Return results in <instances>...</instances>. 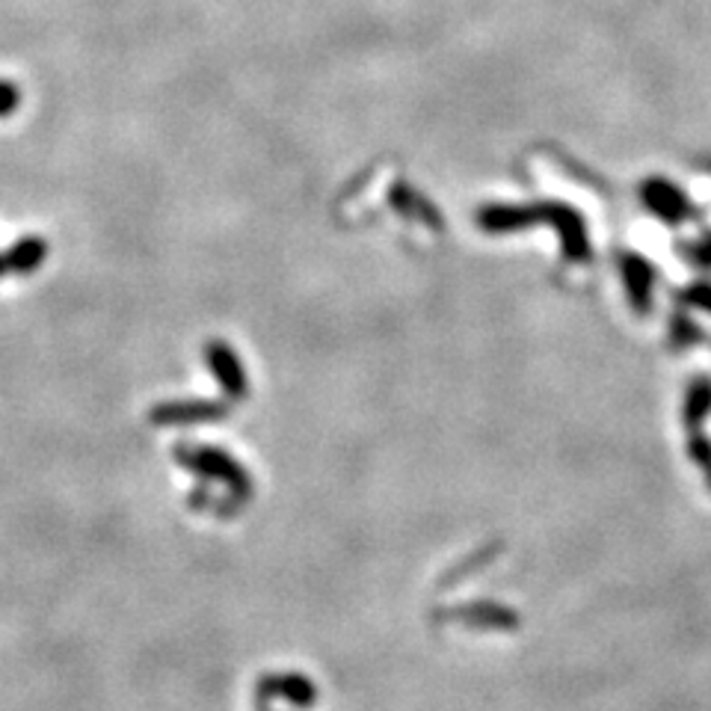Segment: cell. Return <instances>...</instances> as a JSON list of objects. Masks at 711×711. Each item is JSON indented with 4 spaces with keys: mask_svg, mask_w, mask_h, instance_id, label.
Returning a JSON list of instances; mask_svg holds the SVG:
<instances>
[{
    "mask_svg": "<svg viewBox=\"0 0 711 711\" xmlns=\"http://www.w3.org/2000/svg\"><path fill=\"white\" fill-rule=\"evenodd\" d=\"M7 273H10V267H7V259H3V255H0V279H3V276H7Z\"/></svg>",
    "mask_w": 711,
    "mask_h": 711,
    "instance_id": "obj_4",
    "label": "cell"
},
{
    "mask_svg": "<svg viewBox=\"0 0 711 711\" xmlns=\"http://www.w3.org/2000/svg\"><path fill=\"white\" fill-rule=\"evenodd\" d=\"M19 104H21L19 87L10 81H0V119L12 116V113L19 111Z\"/></svg>",
    "mask_w": 711,
    "mask_h": 711,
    "instance_id": "obj_2",
    "label": "cell"
},
{
    "mask_svg": "<svg viewBox=\"0 0 711 711\" xmlns=\"http://www.w3.org/2000/svg\"><path fill=\"white\" fill-rule=\"evenodd\" d=\"M214 362V365H217V368H222V374H226V377H229V386L231 389H241V380H234V374H238V377H241V365H238V362L231 359V353L229 351H222V347H217V359H210Z\"/></svg>",
    "mask_w": 711,
    "mask_h": 711,
    "instance_id": "obj_3",
    "label": "cell"
},
{
    "mask_svg": "<svg viewBox=\"0 0 711 711\" xmlns=\"http://www.w3.org/2000/svg\"><path fill=\"white\" fill-rule=\"evenodd\" d=\"M48 255V243L42 238H21L19 243H12L10 252L3 255L7 259V267L10 273H19V276H31L42 267V261Z\"/></svg>",
    "mask_w": 711,
    "mask_h": 711,
    "instance_id": "obj_1",
    "label": "cell"
}]
</instances>
